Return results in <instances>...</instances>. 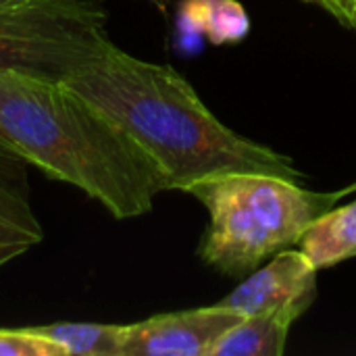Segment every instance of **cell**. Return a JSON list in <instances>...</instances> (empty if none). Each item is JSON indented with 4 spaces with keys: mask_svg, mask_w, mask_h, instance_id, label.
<instances>
[{
    "mask_svg": "<svg viewBox=\"0 0 356 356\" xmlns=\"http://www.w3.org/2000/svg\"><path fill=\"white\" fill-rule=\"evenodd\" d=\"M152 2H154V4H156L159 8H167L171 0H152Z\"/></svg>",
    "mask_w": 356,
    "mask_h": 356,
    "instance_id": "cell-15",
    "label": "cell"
},
{
    "mask_svg": "<svg viewBox=\"0 0 356 356\" xmlns=\"http://www.w3.org/2000/svg\"><path fill=\"white\" fill-rule=\"evenodd\" d=\"M0 136L29 165L75 186L115 219L150 213L169 190L152 156L65 81L0 73Z\"/></svg>",
    "mask_w": 356,
    "mask_h": 356,
    "instance_id": "cell-2",
    "label": "cell"
},
{
    "mask_svg": "<svg viewBox=\"0 0 356 356\" xmlns=\"http://www.w3.org/2000/svg\"><path fill=\"white\" fill-rule=\"evenodd\" d=\"M355 190L356 184L336 192H315L296 179L257 171L200 179L186 190L209 213L198 254L223 275L250 273L265 259L298 244L317 217Z\"/></svg>",
    "mask_w": 356,
    "mask_h": 356,
    "instance_id": "cell-3",
    "label": "cell"
},
{
    "mask_svg": "<svg viewBox=\"0 0 356 356\" xmlns=\"http://www.w3.org/2000/svg\"><path fill=\"white\" fill-rule=\"evenodd\" d=\"M350 27H355L356 29V8H355V17H353V25H350Z\"/></svg>",
    "mask_w": 356,
    "mask_h": 356,
    "instance_id": "cell-16",
    "label": "cell"
},
{
    "mask_svg": "<svg viewBox=\"0 0 356 356\" xmlns=\"http://www.w3.org/2000/svg\"><path fill=\"white\" fill-rule=\"evenodd\" d=\"M102 0H25L0 8V73L67 81L113 40Z\"/></svg>",
    "mask_w": 356,
    "mask_h": 356,
    "instance_id": "cell-4",
    "label": "cell"
},
{
    "mask_svg": "<svg viewBox=\"0 0 356 356\" xmlns=\"http://www.w3.org/2000/svg\"><path fill=\"white\" fill-rule=\"evenodd\" d=\"M244 317L221 305L127 323L123 356H211L221 336Z\"/></svg>",
    "mask_w": 356,
    "mask_h": 356,
    "instance_id": "cell-5",
    "label": "cell"
},
{
    "mask_svg": "<svg viewBox=\"0 0 356 356\" xmlns=\"http://www.w3.org/2000/svg\"><path fill=\"white\" fill-rule=\"evenodd\" d=\"M179 38L215 46L240 44L250 33V17L238 0H184L177 10Z\"/></svg>",
    "mask_w": 356,
    "mask_h": 356,
    "instance_id": "cell-9",
    "label": "cell"
},
{
    "mask_svg": "<svg viewBox=\"0 0 356 356\" xmlns=\"http://www.w3.org/2000/svg\"><path fill=\"white\" fill-rule=\"evenodd\" d=\"M19 2H25V0H0V8L2 6H10V4H19Z\"/></svg>",
    "mask_w": 356,
    "mask_h": 356,
    "instance_id": "cell-14",
    "label": "cell"
},
{
    "mask_svg": "<svg viewBox=\"0 0 356 356\" xmlns=\"http://www.w3.org/2000/svg\"><path fill=\"white\" fill-rule=\"evenodd\" d=\"M317 269L300 250H282L263 269H254L232 294H227L221 307L240 313L242 317L261 315L280 309L288 302L317 296Z\"/></svg>",
    "mask_w": 356,
    "mask_h": 356,
    "instance_id": "cell-6",
    "label": "cell"
},
{
    "mask_svg": "<svg viewBox=\"0 0 356 356\" xmlns=\"http://www.w3.org/2000/svg\"><path fill=\"white\" fill-rule=\"evenodd\" d=\"M65 83L104 111L152 156L169 190L186 192L200 179L232 171L305 181L290 156L219 121L173 67L142 60L115 42Z\"/></svg>",
    "mask_w": 356,
    "mask_h": 356,
    "instance_id": "cell-1",
    "label": "cell"
},
{
    "mask_svg": "<svg viewBox=\"0 0 356 356\" xmlns=\"http://www.w3.org/2000/svg\"><path fill=\"white\" fill-rule=\"evenodd\" d=\"M54 342L65 356H123L127 325L115 323H48L29 327Z\"/></svg>",
    "mask_w": 356,
    "mask_h": 356,
    "instance_id": "cell-11",
    "label": "cell"
},
{
    "mask_svg": "<svg viewBox=\"0 0 356 356\" xmlns=\"http://www.w3.org/2000/svg\"><path fill=\"white\" fill-rule=\"evenodd\" d=\"M27 165L0 136V267L44 240L31 202Z\"/></svg>",
    "mask_w": 356,
    "mask_h": 356,
    "instance_id": "cell-7",
    "label": "cell"
},
{
    "mask_svg": "<svg viewBox=\"0 0 356 356\" xmlns=\"http://www.w3.org/2000/svg\"><path fill=\"white\" fill-rule=\"evenodd\" d=\"M305 2H311V4L321 6L332 17H336L342 25H353L356 0H305Z\"/></svg>",
    "mask_w": 356,
    "mask_h": 356,
    "instance_id": "cell-13",
    "label": "cell"
},
{
    "mask_svg": "<svg viewBox=\"0 0 356 356\" xmlns=\"http://www.w3.org/2000/svg\"><path fill=\"white\" fill-rule=\"evenodd\" d=\"M300 252L321 271L356 257V200L334 207L317 217L302 234Z\"/></svg>",
    "mask_w": 356,
    "mask_h": 356,
    "instance_id": "cell-10",
    "label": "cell"
},
{
    "mask_svg": "<svg viewBox=\"0 0 356 356\" xmlns=\"http://www.w3.org/2000/svg\"><path fill=\"white\" fill-rule=\"evenodd\" d=\"M313 300L309 296L261 315L244 317L221 336L211 356H282L292 323L309 311Z\"/></svg>",
    "mask_w": 356,
    "mask_h": 356,
    "instance_id": "cell-8",
    "label": "cell"
},
{
    "mask_svg": "<svg viewBox=\"0 0 356 356\" xmlns=\"http://www.w3.org/2000/svg\"><path fill=\"white\" fill-rule=\"evenodd\" d=\"M0 356H65V353L29 327H21L0 330Z\"/></svg>",
    "mask_w": 356,
    "mask_h": 356,
    "instance_id": "cell-12",
    "label": "cell"
}]
</instances>
